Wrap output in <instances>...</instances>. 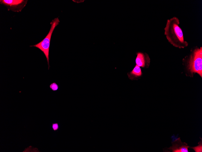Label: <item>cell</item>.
I'll use <instances>...</instances> for the list:
<instances>
[{
  "label": "cell",
  "instance_id": "10",
  "mask_svg": "<svg viewBox=\"0 0 202 152\" xmlns=\"http://www.w3.org/2000/svg\"><path fill=\"white\" fill-rule=\"evenodd\" d=\"M52 128L54 131H57L59 128L58 124L57 123H52Z\"/></svg>",
  "mask_w": 202,
  "mask_h": 152
},
{
  "label": "cell",
  "instance_id": "6",
  "mask_svg": "<svg viewBox=\"0 0 202 152\" xmlns=\"http://www.w3.org/2000/svg\"><path fill=\"white\" fill-rule=\"evenodd\" d=\"M172 146L168 149L172 152H188L189 146L185 142H182L180 137L176 139L171 142Z\"/></svg>",
  "mask_w": 202,
  "mask_h": 152
},
{
  "label": "cell",
  "instance_id": "5",
  "mask_svg": "<svg viewBox=\"0 0 202 152\" xmlns=\"http://www.w3.org/2000/svg\"><path fill=\"white\" fill-rule=\"evenodd\" d=\"M135 59L136 65L145 68H148L150 65V59L148 55L145 52H139L136 53Z\"/></svg>",
  "mask_w": 202,
  "mask_h": 152
},
{
  "label": "cell",
  "instance_id": "8",
  "mask_svg": "<svg viewBox=\"0 0 202 152\" xmlns=\"http://www.w3.org/2000/svg\"><path fill=\"white\" fill-rule=\"evenodd\" d=\"M201 141H200L198 143V145L197 146L194 147H190L189 148L193 149L195 152H202V139L201 138Z\"/></svg>",
  "mask_w": 202,
  "mask_h": 152
},
{
  "label": "cell",
  "instance_id": "2",
  "mask_svg": "<svg viewBox=\"0 0 202 152\" xmlns=\"http://www.w3.org/2000/svg\"><path fill=\"white\" fill-rule=\"evenodd\" d=\"M182 64L187 76L193 77L197 73L202 77V47L195 46L182 59Z\"/></svg>",
  "mask_w": 202,
  "mask_h": 152
},
{
  "label": "cell",
  "instance_id": "7",
  "mask_svg": "<svg viewBox=\"0 0 202 152\" xmlns=\"http://www.w3.org/2000/svg\"><path fill=\"white\" fill-rule=\"evenodd\" d=\"M129 78L132 80H137L140 78L142 75L140 67L136 65L132 70L127 73Z\"/></svg>",
  "mask_w": 202,
  "mask_h": 152
},
{
  "label": "cell",
  "instance_id": "4",
  "mask_svg": "<svg viewBox=\"0 0 202 152\" xmlns=\"http://www.w3.org/2000/svg\"><path fill=\"white\" fill-rule=\"evenodd\" d=\"M27 0H0V3L5 6L8 11L21 12L26 5Z\"/></svg>",
  "mask_w": 202,
  "mask_h": 152
},
{
  "label": "cell",
  "instance_id": "1",
  "mask_svg": "<svg viewBox=\"0 0 202 152\" xmlns=\"http://www.w3.org/2000/svg\"><path fill=\"white\" fill-rule=\"evenodd\" d=\"M180 21L174 16L168 19L164 29V34L169 42L175 47L183 49L188 45V42L184 39L182 29L179 26Z\"/></svg>",
  "mask_w": 202,
  "mask_h": 152
},
{
  "label": "cell",
  "instance_id": "9",
  "mask_svg": "<svg viewBox=\"0 0 202 152\" xmlns=\"http://www.w3.org/2000/svg\"><path fill=\"white\" fill-rule=\"evenodd\" d=\"M49 87L50 89L54 91L57 90L59 88L58 85L55 82L51 83Z\"/></svg>",
  "mask_w": 202,
  "mask_h": 152
},
{
  "label": "cell",
  "instance_id": "3",
  "mask_svg": "<svg viewBox=\"0 0 202 152\" xmlns=\"http://www.w3.org/2000/svg\"><path fill=\"white\" fill-rule=\"evenodd\" d=\"M60 20L57 17L53 19L51 22V27L49 31L45 38L41 42L30 47H36L41 51L47 59L48 65V69L50 67L49 62V52L51 38L52 33L55 27L59 24Z\"/></svg>",
  "mask_w": 202,
  "mask_h": 152
}]
</instances>
